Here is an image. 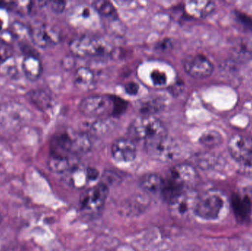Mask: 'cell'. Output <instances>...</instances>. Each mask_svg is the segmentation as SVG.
I'll list each match as a JSON object with an SVG mask.
<instances>
[{"label":"cell","instance_id":"23","mask_svg":"<svg viewBox=\"0 0 252 251\" xmlns=\"http://www.w3.org/2000/svg\"><path fill=\"white\" fill-rule=\"evenodd\" d=\"M234 56L239 60H248L252 57V41H241L234 49Z\"/></svg>","mask_w":252,"mask_h":251},{"label":"cell","instance_id":"1","mask_svg":"<svg viewBox=\"0 0 252 251\" xmlns=\"http://www.w3.org/2000/svg\"><path fill=\"white\" fill-rule=\"evenodd\" d=\"M198 180L196 169L188 164H181L173 167L166 178H164L161 195L164 200L170 203L188 192H190Z\"/></svg>","mask_w":252,"mask_h":251},{"label":"cell","instance_id":"7","mask_svg":"<svg viewBox=\"0 0 252 251\" xmlns=\"http://www.w3.org/2000/svg\"><path fill=\"white\" fill-rule=\"evenodd\" d=\"M231 156L240 163L248 165L252 161V138L249 136L235 134L228 143Z\"/></svg>","mask_w":252,"mask_h":251},{"label":"cell","instance_id":"5","mask_svg":"<svg viewBox=\"0 0 252 251\" xmlns=\"http://www.w3.org/2000/svg\"><path fill=\"white\" fill-rule=\"evenodd\" d=\"M109 186L104 182L86 190L80 199V209L87 215H95L103 209L109 195Z\"/></svg>","mask_w":252,"mask_h":251},{"label":"cell","instance_id":"8","mask_svg":"<svg viewBox=\"0 0 252 251\" xmlns=\"http://www.w3.org/2000/svg\"><path fill=\"white\" fill-rule=\"evenodd\" d=\"M29 34L32 41L40 47L55 45L60 41L59 32L53 27L45 24H35L31 27Z\"/></svg>","mask_w":252,"mask_h":251},{"label":"cell","instance_id":"27","mask_svg":"<svg viewBox=\"0 0 252 251\" xmlns=\"http://www.w3.org/2000/svg\"><path fill=\"white\" fill-rule=\"evenodd\" d=\"M108 124H109V122H106L94 123L93 127V132L95 133V134H97H97H103V133L108 132L109 127L112 125V124H110V125H108Z\"/></svg>","mask_w":252,"mask_h":251},{"label":"cell","instance_id":"12","mask_svg":"<svg viewBox=\"0 0 252 251\" xmlns=\"http://www.w3.org/2000/svg\"><path fill=\"white\" fill-rule=\"evenodd\" d=\"M252 206L251 200L248 196L235 194L232 197V207L239 222L247 223L250 221Z\"/></svg>","mask_w":252,"mask_h":251},{"label":"cell","instance_id":"26","mask_svg":"<svg viewBox=\"0 0 252 251\" xmlns=\"http://www.w3.org/2000/svg\"><path fill=\"white\" fill-rule=\"evenodd\" d=\"M151 79H152L154 84L157 85H164L167 81L165 75L162 72H158V71H154L152 72Z\"/></svg>","mask_w":252,"mask_h":251},{"label":"cell","instance_id":"11","mask_svg":"<svg viewBox=\"0 0 252 251\" xmlns=\"http://www.w3.org/2000/svg\"><path fill=\"white\" fill-rule=\"evenodd\" d=\"M112 154L117 162H130L136 159V147L131 140L121 139L112 145Z\"/></svg>","mask_w":252,"mask_h":251},{"label":"cell","instance_id":"22","mask_svg":"<svg viewBox=\"0 0 252 251\" xmlns=\"http://www.w3.org/2000/svg\"><path fill=\"white\" fill-rule=\"evenodd\" d=\"M223 141L222 136L220 133L214 130L206 131L199 139L200 143L208 147H215L220 145Z\"/></svg>","mask_w":252,"mask_h":251},{"label":"cell","instance_id":"15","mask_svg":"<svg viewBox=\"0 0 252 251\" xmlns=\"http://www.w3.org/2000/svg\"><path fill=\"white\" fill-rule=\"evenodd\" d=\"M22 70L25 77L30 81H36L42 73V64L41 60L32 53L25 56L22 61Z\"/></svg>","mask_w":252,"mask_h":251},{"label":"cell","instance_id":"10","mask_svg":"<svg viewBox=\"0 0 252 251\" xmlns=\"http://www.w3.org/2000/svg\"><path fill=\"white\" fill-rule=\"evenodd\" d=\"M109 100L103 96H92L81 102L79 109L86 116H100L104 114L109 108Z\"/></svg>","mask_w":252,"mask_h":251},{"label":"cell","instance_id":"20","mask_svg":"<svg viewBox=\"0 0 252 251\" xmlns=\"http://www.w3.org/2000/svg\"><path fill=\"white\" fill-rule=\"evenodd\" d=\"M66 174V175L68 174V182L72 187L75 188H83L88 181H90L87 173V169L84 172L80 170L76 167Z\"/></svg>","mask_w":252,"mask_h":251},{"label":"cell","instance_id":"24","mask_svg":"<svg viewBox=\"0 0 252 251\" xmlns=\"http://www.w3.org/2000/svg\"><path fill=\"white\" fill-rule=\"evenodd\" d=\"M93 7L97 13L103 16H114L115 12V8L113 4L110 1H96L93 4Z\"/></svg>","mask_w":252,"mask_h":251},{"label":"cell","instance_id":"16","mask_svg":"<svg viewBox=\"0 0 252 251\" xmlns=\"http://www.w3.org/2000/svg\"><path fill=\"white\" fill-rule=\"evenodd\" d=\"M70 137V152L73 156L84 154L90 151L92 147L91 139L84 133L69 134Z\"/></svg>","mask_w":252,"mask_h":251},{"label":"cell","instance_id":"14","mask_svg":"<svg viewBox=\"0 0 252 251\" xmlns=\"http://www.w3.org/2000/svg\"><path fill=\"white\" fill-rule=\"evenodd\" d=\"M76 156L50 155L48 161L50 169L56 173L66 174L76 167Z\"/></svg>","mask_w":252,"mask_h":251},{"label":"cell","instance_id":"30","mask_svg":"<svg viewBox=\"0 0 252 251\" xmlns=\"http://www.w3.org/2000/svg\"><path fill=\"white\" fill-rule=\"evenodd\" d=\"M1 215H0V223H1Z\"/></svg>","mask_w":252,"mask_h":251},{"label":"cell","instance_id":"17","mask_svg":"<svg viewBox=\"0 0 252 251\" xmlns=\"http://www.w3.org/2000/svg\"><path fill=\"white\" fill-rule=\"evenodd\" d=\"M164 106L162 99L152 96L139 100L136 104V109L143 116H153L154 113H158L162 110Z\"/></svg>","mask_w":252,"mask_h":251},{"label":"cell","instance_id":"18","mask_svg":"<svg viewBox=\"0 0 252 251\" xmlns=\"http://www.w3.org/2000/svg\"><path fill=\"white\" fill-rule=\"evenodd\" d=\"M74 83L78 89L84 91H90L94 88V73L89 68H80L75 72Z\"/></svg>","mask_w":252,"mask_h":251},{"label":"cell","instance_id":"19","mask_svg":"<svg viewBox=\"0 0 252 251\" xmlns=\"http://www.w3.org/2000/svg\"><path fill=\"white\" fill-rule=\"evenodd\" d=\"M164 183V178L158 174H147L140 180L141 187L150 193H160Z\"/></svg>","mask_w":252,"mask_h":251},{"label":"cell","instance_id":"3","mask_svg":"<svg viewBox=\"0 0 252 251\" xmlns=\"http://www.w3.org/2000/svg\"><path fill=\"white\" fill-rule=\"evenodd\" d=\"M145 147L148 156L158 162H173L179 155L177 143L167 134L148 140Z\"/></svg>","mask_w":252,"mask_h":251},{"label":"cell","instance_id":"9","mask_svg":"<svg viewBox=\"0 0 252 251\" xmlns=\"http://www.w3.org/2000/svg\"><path fill=\"white\" fill-rule=\"evenodd\" d=\"M184 67L188 75L196 78H207L214 69L211 61L201 54L188 56L185 60Z\"/></svg>","mask_w":252,"mask_h":251},{"label":"cell","instance_id":"6","mask_svg":"<svg viewBox=\"0 0 252 251\" xmlns=\"http://www.w3.org/2000/svg\"><path fill=\"white\" fill-rule=\"evenodd\" d=\"M69 49L78 57L100 56L106 53L108 50L103 40L91 35H83L75 38L69 44Z\"/></svg>","mask_w":252,"mask_h":251},{"label":"cell","instance_id":"13","mask_svg":"<svg viewBox=\"0 0 252 251\" xmlns=\"http://www.w3.org/2000/svg\"><path fill=\"white\" fill-rule=\"evenodd\" d=\"M216 9V4L208 0L189 1L185 4V11L195 18H205L213 13Z\"/></svg>","mask_w":252,"mask_h":251},{"label":"cell","instance_id":"25","mask_svg":"<svg viewBox=\"0 0 252 251\" xmlns=\"http://www.w3.org/2000/svg\"><path fill=\"white\" fill-rule=\"evenodd\" d=\"M13 47L4 40L0 39V65L4 63L13 55Z\"/></svg>","mask_w":252,"mask_h":251},{"label":"cell","instance_id":"2","mask_svg":"<svg viewBox=\"0 0 252 251\" xmlns=\"http://www.w3.org/2000/svg\"><path fill=\"white\" fill-rule=\"evenodd\" d=\"M225 203L223 193L219 190H207L195 197L193 213L204 221H216L221 215Z\"/></svg>","mask_w":252,"mask_h":251},{"label":"cell","instance_id":"29","mask_svg":"<svg viewBox=\"0 0 252 251\" xmlns=\"http://www.w3.org/2000/svg\"><path fill=\"white\" fill-rule=\"evenodd\" d=\"M51 7L55 12L60 13L64 9L65 2L64 1H52Z\"/></svg>","mask_w":252,"mask_h":251},{"label":"cell","instance_id":"21","mask_svg":"<svg viewBox=\"0 0 252 251\" xmlns=\"http://www.w3.org/2000/svg\"><path fill=\"white\" fill-rule=\"evenodd\" d=\"M29 97L33 104L41 110H45L51 106V97L43 90H33L30 93Z\"/></svg>","mask_w":252,"mask_h":251},{"label":"cell","instance_id":"28","mask_svg":"<svg viewBox=\"0 0 252 251\" xmlns=\"http://www.w3.org/2000/svg\"><path fill=\"white\" fill-rule=\"evenodd\" d=\"M139 91V85L134 82H130L126 85V91L130 95H136Z\"/></svg>","mask_w":252,"mask_h":251},{"label":"cell","instance_id":"4","mask_svg":"<svg viewBox=\"0 0 252 251\" xmlns=\"http://www.w3.org/2000/svg\"><path fill=\"white\" fill-rule=\"evenodd\" d=\"M130 139L145 140V141L159 136L166 135V129L162 122L154 116H142L136 118L128 128Z\"/></svg>","mask_w":252,"mask_h":251}]
</instances>
